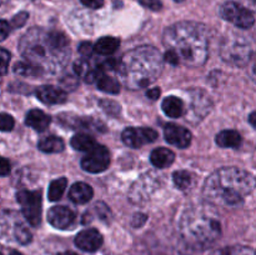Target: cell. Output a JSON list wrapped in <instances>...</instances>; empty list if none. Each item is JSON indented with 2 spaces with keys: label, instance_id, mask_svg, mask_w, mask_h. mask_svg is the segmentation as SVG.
<instances>
[{
  "label": "cell",
  "instance_id": "8992f818",
  "mask_svg": "<svg viewBox=\"0 0 256 255\" xmlns=\"http://www.w3.org/2000/svg\"><path fill=\"white\" fill-rule=\"evenodd\" d=\"M254 48L250 40L244 36L228 39L222 46V56L226 62L236 66H244L250 62Z\"/></svg>",
  "mask_w": 256,
  "mask_h": 255
},
{
  "label": "cell",
  "instance_id": "bcb514c9",
  "mask_svg": "<svg viewBox=\"0 0 256 255\" xmlns=\"http://www.w3.org/2000/svg\"><path fill=\"white\" fill-rule=\"evenodd\" d=\"M242 2L244 6H246L249 10L256 12V0H242Z\"/></svg>",
  "mask_w": 256,
  "mask_h": 255
},
{
  "label": "cell",
  "instance_id": "f907efd6",
  "mask_svg": "<svg viewBox=\"0 0 256 255\" xmlns=\"http://www.w3.org/2000/svg\"><path fill=\"white\" fill-rule=\"evenodd\" d=\"M9 255H22V254H20V252H16V250H12V252H10V254Z\"/></svg>",
  "mask_w": 256,
  "mask_h": 255
},
{
  "label": "cell",
  "instance_id": "f546056e",
  "mask_svg": "<svg viewBox=\"0 0 256 255\" xmlns=\"http://www.w3.org/2000/svg\"><path fill=\"white\" fill-rule=\"evenodd\" d=\"M14 229H12V235L14 239L16 240L19 244L26 245L32 242V232L26 228V225L22 224V222H18L14 224Z\"/></svg>",
  "mask_w": 256,
  "mask_h": 255
},
{
  "label": "cell",
  "instance_id": "4dcf8cb0",
  "mask_svg": "<svg viewBox=\"0 0 256 255\" xmlns=\"http://www.w3.org/2000/svg\"><path fill=\"white\" fill-rule=\"evenodd\" d=\"M172 180H174V184L176 185L178 189L185 190L189 188L190 182H192V175L189 172H185V170H179V172H175L172 175Z\"/></svg>",
  "mask_w": 256,
  "mask_h": 255
},
{
  "label": "cell",
  "instance_id": "9a60e30c",
  "mask_svg": "<svg viewBox=\"0 0 256 255\" xmlns=\"http://www.w3.org/2000/svg\"><path fill=\"white\" fill-rule=\"evenodd\" d=\"M38 99L42 102L44 104L54 105V104H62L66 102V92L62 88L52 86V85H44V86L38 88L36 92Z\"/></svg>",
  "mask_w": 256,
  "mask_h": 255
},
{
  "label": "cell",
  "instance_id": "6da1fadb",
  "mask_svg": "<svg viewBox=\"0 0 256 255\" xmlns=\"http://www.w3.org/2000/svg\"><path fill=\"white\" fill-rule=\"evenodd\" d=\"M19 50L26 62L48 74H58L72 55L69 40L62 32L30 29L19 42Z\"/></svg>",
  "mask_w": 256,
  "mask_h": 255
},
{
  "label": "cell",
  "instance_id": "7bdbcfd3",
  "mask_svg": "<svg viewBox=\"0 0 256 255\" xmlns=\"http://www.w3.org/2000/svg\"><path fill=\"white\" fill-rule=\"evenodd\" d=\"M145 222H146V215L136 214L134 216V219H132V225H134L135 228H140Z\"/></svg>",
  "mask_w": 256,
  "mask_h": 255
},
{
  "label": "cell",
  "instance_id": "e575fe53",
  "mask_svg": "<svg viewBox=\"0 0 256 255\" xmlns=\"http://www.w3.org/2000/svg\"><path fill=\"white\" fill-rule=\"evenodd\" d=\"M28 18H29V14H28L26 12H19V14H16L14 18H12V25L14 28H22V25H24L25 22H26Z\"/></svg>",
  "mask_w": 256,
  "mask_h": 255
},
{
  "label": "cell",
  "instance_id": "cb8c5ba5",
  "mask_svg": "<svg viewBox=\"0 0 256 255\" xmlns=\"http://www.w3.org/2000/svg\"><path fill=\"white\" fill-rule=\"evenodd\" d=\"M120 40L114 36H104L99 39L95 44V52L100 55H112L118 50Z\"/></svg>",
  "mask_w": 256,
  "mask_h": 255
},
{
  "label": "cell",
  "instance_id": "d6986e66",
  "mask_svg": "<svg viewBox=\"0 0 256 255\" xmlns=\"http://www.w3.org/2000/svg\"><path fill=\"white\" fill-rule=\"evenodd\" d=\"M162 112L168 115L169 118H178L182 116L186 112V106H185L184 102L180 98L176 96H168L162 100Z\"/></svg>",
  "mask_w": 256,
  "mask_h": 255
},
{
  "label": "cell",
  "instance_id": "ba28073f",
  "mask_svg": "<svg viewBox=\"0 0 256 255\" xmlns=\"http://www.w3.org/2000/svg\"><path fill=\"white\" fill-rule=\"evenodd\" d=\"M219 12L222 19L230 22L240 29H250L255 24V18L252 10L238 2H225L220 6Z\"/></svg>",
  "mask_w": 256,
  "mask_h": 255
},
{
  "label": "cell",
  "instance_id": "7dc6e473",
  "mask_svg": "<svg viewBox=\"0 0 256 255\" xmlns=\"http://www.w3.org/2000/svg\"><path fill=\"white\" fill-rule=\"evenodd\" d=\"M250 76H252V79L256 82V59L254 60V62H252V68H250Z\"/></svg>",
  "mask_w": 256,
  "mask_h": 255
},
{
  "label": "cell",
  "instance_id": "52a82bcc",
  "mask_svg": "<svg viewBox=\"0 0 256 255\" xmlns=\"http://www.w3.org/2000/svg\"><path fill=\"white\" fill-rule=\"evenodd\" d=\"M16 200L26 222L32 226H38L42 220V192L38 190H20L16 194Z\"/></svg>",
  "mask_w": 256,
  "mask_h": 255
},
{
  "label": "cell",
  "instance_id": "277c9868",
  "mask_svg": "<svg viewBox=\"0 0 256 255\" xmlns=\"http://www.w3.org/2000/svg\"><path fill=\"white\" fill-rule=\"evenodd\" d=\"M180 238L189 249L202 250L222 235V222L210 204H200L185 210L179 222Z\"/></svg>",
  "mask_w": 256,
  "mask_h": 255
},
{
  "label": "cell",
  "instance_id": "ac0fdd59",
  "mask_svg": "<svg viewBox=\"0 0 256 255\" xmlns=\"http://www.w3.org/2000/svg\"><path fill=\"white\" fill-rule=\"evenodd\" d=\"M25 124L36 132H44L50 125V116L42 110H30L25 118Z\"/></svg>",
  "mask_w": 256,
  "mask_h": 255
},
{
  "label": "cell",
  "instance_id": "7c38bea8",
  "mask_svg": "<svg viewBox=\"0 0 256 255\" xmlns=\"http://www.w3.org/2000/svg\"><path fill=\"white\" fill-rule=\"evenodd\" d=\"M76 215L72 209L66 206H54L48 212V220L54 228L60 230L69 229L75 222Z\"/></svg>",
  "mask_w": 256,
  "mask_h": 255
},
{
  "label": "cell",
  "instance_id": "ffe728a7",
  "mask_svg": "<svg viewBox=\"0 0 256 255\" xmlns=\"http://www.w3.org/2000/svg\"><path fill=\"white\" fill-rule=\"evenodd\" d=\"M175 154L170 149L166 148H158L152 152L150 155V162L155 168L159 169H165V168L170 166L174 162Z\"/></svg>",
  "mask_w": 256,
  "mask_h": 255
},
{
  "label": "cell",
  "instance_id": "74e56055",
  "mask_svg": "<svg viewBox=\"0 0 256 255\" xmlns=\"http://www.w3.org/2000/svg\"><path fill=\"white\" fill-rule=\"evenodd\" d=\"M0 56H2V74L5 75L8 72V65H9L10 62V54L6 49H2Z\"/></svg>",
  "mask_w": 256,
  "mask_h": 255
},
{
  "label": "cell",
  "instance_id": "83f0119b",
  "mask_svg": "<svg viewBox=\"0 0 256 255\" xmlns=\"http://www.w3.org/2000/svg\"><path fill=\"white\" fill-rule=\"evenodd\" d=\"M210 255H256V250L246 245H232L215 250Z\"/></svg>",
  "mask_w": 256,
  "mask_h": 255
},
{
  "label": "cell",
  "instance_id": "f1b7e54d",
  "mask_svg": "<svg viewBox=\"0 0 256 255\" xmlns=\"http://www.w3.org/2000/svg\"><path fill=\"white\" fill-rule=\"evenodd\" d=\"M14 72L20 76H40V75L44 74V72L40 68L35 66L34 64L29 62H16L14 65Z\"/></svg>",
  "mask_w": 256,
  "mask_h": 255
},
{
  "label": "cell",
  "instance_id": "b9f144b4",
  "mask_svg": "<svg viewBox=\"0 0 256 255\" xmlns=\"http://www.w3.org/2000/svg\"><path fill=\"white\" fill-rule=\"evenodd\" d=\"M10 172V164L5 158H2V162H0V174L2 176H5Z\"/></svg>",
  "mask_w": 256,
  "mask_h": 255
},
{
  "label": "cell",
  "instance_id": "d6a6232c",
  "mask_svg": "<svg viewBox=\"0 0 256 255\" xmlns=\"http://www.w3.org/2000/svg\"><path fill=\"white\" fill-rule=\"evenodd\" d=\"M14 124L15 122L12 115L6 114V112H2V120H0V126H2V132H10L14 128Z\"/></svg>",
  "mask_w": 256,
  "mask_h": 255
},
{
  "label": "cell",
  "instance_id": "681fc988",
  "mask_svg": "<svg viewBox=\"0 0 256 255\" xmlns=\"http://www.w3.org/2000/svg\"><path fill=\"white\" fill-rule=\"evenodd\" d=\"M58 255H78V254H75V252H60V254Z\"/></svg>",
  "mask_w": 256,
  "mask_h": 255
},
{
  "label": "cell",
  "instance_id": "816d5d0a",
  "mask_svg": "<svg viewBox=\"0 0 256 255\" xmlns=\"http://www.w3.org/2000/svg\"><path fill=\"white\" fill-rule=\"evenodd\" d=\"M175 2H182V0H175Z\"/></svg>",
  "mask_w": 256,
  "mask_h": 255
},
{
  "label": "cell",
  "instance_id": "5bb4252c",
  "mask_svg": "<svg viewBox=\"0 0 256 255\" xmlns=\"http://www.w3.org/2000/svg\"><path fill=\"white\" fill-rule=\"evenodd\" d=\"M75 245L82 252H96L102 245V236L96 229H85L76 235Z\"/></svg>",
  "mask_w": 256,
  "mask_h": 255
},
{
  "label": "cell",
  "instance_id": "1f68e13d",
  "mask_svg": "<svg viewBox=\"0 0 256 255\" xmlns=\"http://www.w3.org/2000/svg\"><path fill=\"white\" fill-rule=\"evenodd\" d=\"M94 69H95V68H92V65H90L89 60L85 59V58H84V59L76 60V62H75V64H74V72H76L78 76L84 78V80L86 79L88 76H89V74Z\"/></svg>",
  "mask_w": 256,
  "mask_h": 255
},
{
  "label": "cell",
  "instance_id": "e0dca14e",
  "mask_svg": "<svg viewBox=\"0 0 256 255\" xmlns=\"http://www.w3.org/2000/svg\"><path fill=\"white\" fill-rule=\"evenodd\" d=\"M154 182V178L150 179V178L145 176H142V179L138 180L136 184H135L132 189V200L139 202H142L144 199H146V196H149L152 192V190L155 189Z\"/></svg>",
  "mask_w": 256,
  "mask_h": 255
},
{
  "label": "cell",
  "instance_id": "484cf974",
  "mask_svg": "<svg viewBox=\"0 0 256 255\" xmlns=\"http://www.w3.org/2000/svg\"><path fill=\"white\" fill-rule=\"evenodd\" d=\"M96 145L95 139L92 135L76 134L72 139V146L78 152H90Z\"/></svg>",
  "mask_w": 256,
  "mask_h": 255
},
{
  "label": "cell",
  "instance_id": "d4e9b609",
  "mask_svg": "<svg viewBox=\"0 0 256 255\" xmlns=\"http://www.w3.org/2000/svg\"><path fill=\"white\" fill-rule=\"evenodd\" d=\"M96 85L98 89L106 92V94H119L120 92V82L115 78L106 75L105 72L100 75V78L96 82Z\"/></svg>",
  "mask_w": 256,
  "mask_h": 255
},
{
  "label": "cell",
  "instance_id": "5b68a950",
  "mask_svg": "<svg viewBox=\"0 0 256 255\" xmlns=\"http://www.w3.org/2000/svg\"><path fill=\"white\" fill-rule=\"evenodd\" d=\"M164 59L154 46H139L125 52L118 62L116 72L129 89L148 86L160 76Z\"/></svg>",
  "mask_w": 256,
  "mask_h": 255
},
{
  "label": "cell",
  "instance_id": "ab89813d",
  "mask_svg": "<svg viewBox=\"0 0 256 255\" xmlns=\"http://www.w3.org/2000/svg\"><path fill=\"white\" fill-rule=\"evenodd\" d=\"M95 210H96L98 214H99V216L102 218V219H105V218H108L110 215L109 208L105 204H102V202H98V204L95 205Z\"/></svg>",
  "mask_w": 256,
  "mask_h": 255
},
{
  "label": "cell",
  "instance_id": "836d02e7",
  "mask_svg": "<svg viewBox=\"0 0 256 255\" xmlns=\"http://www.w3.org/2000/svg\"><path fill=\"white\" fill-rule=\"evenodd\" d=\"M99 104L102 105V109H104L108 114L116 115L118 112H120V106L118 104H115L114 102H109V100H102Z\"/></svg>",
  "mask_w": 256,
  "mask_h": 255
},
{
  "label": "cell",
  "instance_id": "8fae6325",
  "mask_svg": "<svg viewBox=\"0 0 256 255\" xmlns=\"http://www.w3.org/2000/svg\"><path fill=\"white\" fill-rule=\"evenodd\" d=\"M122 139L128 146L142 148L158 139V132L150 128H126L122 132Z\"/></svg>",
  "mask_w": 256,
  "mask_h": 255
},
{
  "label": "cell",
  "instance_id": "30bf717a",
  "mask_svg": "<svg viewBox=\"0 0 256 255\" xmlns=\"http://www.w3.org/2000/svg\"><path fill=\"white\" fill-rule=\"evenodd\" d=\"M110 164V154L104 145H95L82 159V168L88 172H102Z\"/></svg>",
  "mask_w": 256,
  "mask_h": 255
},
{
  "label": "cell",
  "instance_id": "2e32d148",
  "mask_svg": "<svg viewBox=\"0 0 256 255\" xmlns=\"http://www.w3.org/2000/svg\"><path fill=\"white\" fill-rule=\"evenodd\" d=\"M94 195L92 188L86 182H75L69 192V198L75 204H86Z\"/></svg>",
  "mask_w": 256,
  "mask_h": 255
},
{
  "label": "cell",
  "instance_id": "d590c367",
  "mask_svg": "<svg viewBox=\"0 0 256 255\" xmlns=\"http://www.w3.org/2000/svg\"><path fill=\"white\" fill-rule=\"evenodd\" d=\"M139 2L142 5V6L148 8V9L150 10H154V12H158V10L162 9V6L160 0H139Z\"/></svg>",
  "mask_w": 256,
  "mask_h": 255
},
{
  "label": "cell",
  "instance_id": "c3c4849f",
  "mask_svg": "<svg viewBox=\"0 0 256 255\" xmlns=\"http://www.w3.org/2000/svg\"><path fill=\"white\" fill-rule=\"evenodd\" d=\"M249 122L256 129V112H252V114L249 115Z\"/></svg>",
  "mask_w": 256,
  "mask_h": 255
},
{
  "label": "cell",
  "instance_id": "ee69618b",
  "mask_svg": "<svg viewBox=\"0 0 256 255\" xmlns=\"http://www.w3.org/2000/svg\"><path fill=\"white\" fill-rule=\"evenodd\" d=\"M0 32H2V40L6 39L8 34L10 32V25L6 20H2V28H0Z\"/></svg>",
  "mask_w": 256,
  "mask_h": 255
},
{
  "label": "cell",
  "instance_id": "9c48e42d",
  "mask_svg": "<svg viewBox=\"0 0 256 255\" xmlns=\"http://www.w3.org/2000/svg\"><path fill=\"white\" fill-rule=\"evenodd\" d=\"M189 106L186 108V119L192 122H198L204 119L212 110V100L202 90H190Z\"/></svg>",
  "mask_w": 256,
  "mask_h": 255
},
{
  "label": "cell",
  "instance_id": "4fadbf2b",
  "mask_svg": "<svg viewBox=\"0 0 256 255\" xmlns=\"http://www.w3.org/2000/svg\"><path fill=\"white\" fill-rule=\"evenodd\" d=\"M164 136L169 144L185 149L192 142V132L184 126L176 124H168L164 129Z\"/></svg>",
  "mask_w": 256,
  "mask_h": 255
},
{
  "label": "cell",
  "instance_id": "7a4b0ae2",
  "mask_svg": "<svg viewBox=\"0 0 256 255\" xmlns=\"http://www.w3.org/2000/svg\"><path fill=\"white\" fill-rule=\"evenodd\" d=\"M256 188V178L239 168H222L212 172L204 184V196L210 204L232 206L244 202Z\"/></svg>",
  "mask_w": 256,
  "mask_h": 255
},
{
  "label": "cell",
  "instance_id": "f35d334b",
  "mask_svg": "<svg viewBox=\"0 0 256 255\" xmlns=\"http://www.w3.org/2000/svg\"><path fill=\"white\" fill-rule=\"evenodd\" d=\"M62 89H75L78 86V79L74 76H66L62 80Z\"/></svg>",
  "mask_w": 256,
  "mask_h": 255
},
{
  "label": "cell",
  "instance_id": "f6af8a7d",
  "mask_svg": "<svg viewBox=\"0 0 256 255\" xmlns=\"http://www.w3.org/2000/svg\"><path fill=\"white\" fill-rule=\"evenodd\" d=\"M146 96L152 100H156L160 96V89L159 88H152V89L148 90Z\"/></svg>",
  "mask_w": 256,
  "mask_h": 255
},
{
  "label": "cell",
  "instance_id": "44dd1931",
  "mask_svg": "<svg viewBox=\"0 0 256 255\" xmlns=\"http://www.w3.org/2000/svg\"><path fill=\"white\" fill-rule=\"evenodd\" d=\"M62 122L64 124H66L68 126H72V129H92L96 130V132H100V130H104V125L100 122H96L92 118H66V119H62Z\"/></svg>",
  "mask_w": 256,
  "mask_h": 255
},
{
  "label": "cell",
  "instance_id": "60d3db41",
  "mask_svg": "<svg viewBox=\"0 0 256 255\" xmlns=\"http://www.w3.org/2000/svg\"><path fill=\"white\" fill-rule=\"evenodd\" d=\"M85 6L92 8V9H99L104 5V0H80Z\"/></svg>",
  "mask_w": 256,
  "mask_h": 255
},
{
  "label": "cell",
  "instance_id": "8d00e7d4",
  "mask_svg": "<svg viewBox=\"0 0 256 255\" xmlns=\"http://www.w3.org/2000/svg\"><path fill=\"white\" fill-rule=\"evenodd\" d=\"M94 50H95V48L88 42H82V44L79 45V52L82 55V56H85V58L92 56V52H94Z\"/></svg>",
  "mask_w": 256,
  "mask_h": 255
},
{
  "label": "cell",
  "instance_id": "3957f363",
  "mask_svg": "<svg viewBox=\"0 0 256 255\" xmlns=\"http://www.w3.org/2000/svg\"><path fill=\"white\" fill-rule=\"evenodd\" d=\"M168 50L178 55L180 64L196 68L208 59V30L194 22H182L168 28L162 38Z\"/></svg>",
  "mask_w": 256,
  "mask_h": 255
},
{
  "label": "cell",
  "instance_id": "603a6c76",
  "mask_svg": "<svg viewBox=\"0 0 256 255\" xmlns=\"http://www.w3.org/2000/svg\"><path fill=\"white\" fill-rule=\"evenodd\" d=\"M39 149L42 152H48V154H52V152H60L64 150V140L55 135H50V136L42 138L38 144Z\"/></svg>",
  "mask_w": 256,
  "mask_h": 255
},
{
  "label": "cell",
  "instance_id": "7402d4cb",
  "mask_svg": "<svg viewBox=\"0 0 256 255\" xmlns=\"http://www.w3.org/2000/svg\"><path fill=\"white\" fill-rule=\"evenodd\" d=\"M215 142L220 148H239L242 145V135L235 130H222L215 138Z\"/></svg>",
  "mask_w": 256,
  "mask_h": 255
},
{
  "label": "cell",
  "instance_id": "4316f807",
  "mask_svg": "<svg viewBox=\"0 0 256 255\" xmlns=\"http://www.w3.org/2000/svg\"><path fill=\"white\" fill-rule=\"evenodd\" d=\"M68 182L65 178H59L50 182L49 190H48V198L50 202H58L62 199V194H64L65 189H66Z\"/></svg>",
  "mask_w": 256,
  "mask_h": 255
}]
</instances>
